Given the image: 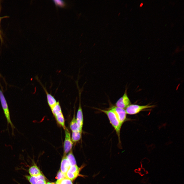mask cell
Returning <instances> with one entry per match:
<instances>
[{"mask_svg": "<svg viewBox=\"0 0 184 184\" xmlns=\"http://www.w3.org/2000/svg\"><path fill=\"white\" fill-rule=\"evenodd\" d=\"M96 109L106 115L110 123L116 132L118 138L119 143L120 144V132L122 126L114 112L109 108L108 110H103L97 108H96Z\"/></svg>", "mask_w": 184, "mask_h": 184, "instance_id": "6da1fadb", "label": "cell"}, {"mask_svg": "<svg viewBox=\"0 0 184 184\" xmlns=\"http://www.w3.org/2000/svg\"><path fill=\"white\" fill-rule=\"evenodd\" d=\"M0 101L7 124V129L8 130L9 124L10 125L12 130V135H14L15 127L12 122L10 116V112L7 101L2 90L0 89Z\"/></svg>", "mask_w": 184, "mask_h": 184, "instance_id": "7a4b0ae2", "label": "cell"}, {"mask_svg": "<svg viewBox=\"0 0 184 184\" xmlns=\"http://www.w3.org/2000/svg\"><path fill=\"white\" fill-rule=\"evenodd\" d=\"M155 106L154 105H140L131 104L128 106L125 110L127 114L134 115L137 114L145 109L153 108Z\"/></svg>", "mask_w": 184, "mask_h": 184, "instance_id": "3957f363", "label": "cell"}, {"mask_svg": "<svg viewBox=\"0 0 184 184\" xmlns=\"http://www.w3.org/2000/svg\"><path fill=\"white\" fill-rule=\"evenodd\" d=\"M65 137L64 142V155L71 151L73 146L71 134L68 130L66 128L64 129Z\"/></svg>", "mask_w": 184, "mask_h": 184, "instance_id": "277c9868", "label": "cell"}, {"mask_svg": "<svg viewBox=\"0 0 184 184\" xmlns=\"http://www.w3.org/2000/svg\"><path fill=\"white\" fill-rule=\"evenodd\" d=\"M109 109L112 110L115 113L121 126L127 120L126 113L125 109L112 106Z\"/></svg>", "mask_w": 184, "mask_h": 184, "instance_id": "5b68a950", "label": "cell"}, {"mask_svg": "<svg viewBox=\"0 0 184 184\" xmlns=\"http://www.w3.org/2000/svg\"><path fill=\"white\" fill-rule=\"evenodd\" d=\"M127 90L126 89H125L123 96L116 102L115 106L125 109L131 104V102L127 94Z\"/></svg>", "mask_w": 184, "mask_h": 184, "instance_id": "8992f818", "label": "cell"}, {"mask_svg": "<svg viewBox=\"0 0 184 184\" xmlns=\"http://www.w3.org/2000/svg\"><path fill=\"white\" fill-rule=\"evenodd\" d=\"M80 95L81 92L80 90H79V104L76 118L79 129L80 131L82 132L84 119L83 112L81 103Z\"/></svg>", "mask_w": 184, "mask_h": 184, "instance_id": "52a82bcc", "label": "cell"}, {"mask_svg": "<svg viewBox=\"0 0 184 184\" xmlns=\"http://www.w3.org/2000/svg\"><path fill=\"white\" fill-rule=\"evenodd\" d=\"M37 79L38 80V82L41 85L45 93L48 104L51 109L55 105L57 101L54 96L51 94L49 93L46 88L43 85L39 80L38 79Z\"/></svg>", "mask_w": 184, "mask_h": 184, "instance_id": "ba28073f", "label": "cell"}, {"mask_svg": "<svg viewBox=\"0 0 184 184\" xmlns=\"http://www.w3.org/2000/svg\"><path fill=\"white\" fill-rule=\"evenodd\" d=\"M71 166L67 160L66 156L64 155L62 159L61 165V170L65 174L68 171Z\"/></svg>", "mask_w": 184, "mask_h": 184, "instance_id": "9c48e42d", "label": "cell"}, {"mask_svg": "<svg viewBox=\"0 0 184 184\" xmlns=\"http://www.w3.org/2000/svg\"><path fill=\"white\" fill-rule=\"evenodd\" d=\"M53 115L58 124L64 130L66 127L65 125V120L62 111L57 112Z\"/></svg>", "mask_w": 184, "mask_h": 184, "instance_id": "30bf717a", "label": "cell"}, {"mask_svg": "<svg viewBox=\"0 0 184 184\" xmlns=\"http://www.w3.org/2000/svg\"><path fill=\"white\" fill-rule=\"evenodd\" d=\"M25 177L31 184H36L38 181L40 180H45V177L42 174L37 176L26 175Z\"/></svg>", "mask_w": 184, "mask_h": 184, "instance_id": "8fae6325", "label": "cell"}, {"mask_svg": "<svg viewBox=\"0 0 184 184\" xmlns=\"http://www.w3.org/2000/svg\"><path fill=\"white\" fill-rule=\"evenodd\" d=\"M28 171L30 176H37L41 174L40 170L36 165L30 167Z\"/></svg>", "mask_w": 184, "mask_h": 184, "instance_id": "7c38bea8", "label": "cell"}, {"mask_svg": "<svg viewBox=\"0 0 184 184\" xmlns=\"http://www.w3.org/2000/svg\"><path fill=\"white\" fill-rule=\"evenodd\" d=\"M70 127L72 132L78 131H81L79 129L75 113L74 114L72 119L70 123Z\"/></svg>", "mask_w": 184, "mask_h": 184, "instance_id": "4fadbf2b", "label": "cell"}, {"mask_svg": "<svg viewBox=\"0 0 184 184\" xmlns=\"http://www.w3.org/2000/svg\"><path fill=\"white\" fill-rule=\"evenodd\" d=\"M82 132L78 131L72 132L71 139L73 143H76L81 139Z\"/></svg>", "mask_w": 184, "mask_h": 184, "instance_id": "5bb4252c", "label": "cell"}, {"mask_svg": "<svg viewBox=\"0 0 184 184\" xmlns=\"http://www.w3.org/2000/svg\"><path fill=\"white\" fill-rule=\"evenodd\" d=\"M66 156L71 166L76 165L75 157L71 150Z\"/></svg>", "mask_w": 184, "mask_h": 184, "instance_id": "9a60e30c", "label": "cell"}, {"mask_svg": "<svg viewBox=\"0 0 184 184\" xmlns=\"http://www.w3.org/2000/svg\"><path fill=\"white\" fill-rule=\"evenodd\" d=\"M68 171L78 176L79 174L80 169L76 165L71 166Z\"/></svg>", "mask_w": 184, "mask_h": 184, "instance_id": "2e32d148", "label": "cell"}, {"mask_svg": "<svg viewBox=\"0 0 184 184\" xmlns=\"http://www.w3.org/2000/svg\"><path fill=\"white\" fill-rule=\"evenodd\" d=\"M65 178L71 180L75 179L78 176L68 171L65 174Z\"/></svg>", "mask_w": 184, "mask_h": 184, "instance_id": "e0dca14e", "label": "cell"}, {"mask_svg": "<svg viewBox=\"0 0 184 184\" xmlns=\"http://www.w3.org/2000/svg\"><path fill=\"white\" fill-rule=\"evenodd\" d=\"M56 182L59 184H73L72 180L66 178L59 181H57Z\"/></svg>", "mask_w": 184, "mask_h": 184, "instance_id": "ac0fdd59", "label": "cell"}, {"mask_svg": "<svg viewBox=\"0 0 184 184\" xmlns=\"http://www.w3.org/2000/svg\"><path fill=\"white\" fill-rule=\"evenodd\" d=\"M57 177V181H59L66 178L65 174L63 173L61 170H59L58 172Z\"/></svg>", "mask_w": 184, "mask_h": 184, "instance_id": "d6986e66", "label": "cell"}, {"mask_svg": "<svg viewBox=\"0 0 184 184\" xmlns=\"http://www.w3.org/2000/svg\"><path fill=\"white\" fill-rule=\"evenodd\" d=\"M53 1L56 5L61 7H63L65 5L63 1L60 0H54Z\"/></svg>", "mask_w": 184, "mask_h": 184, "instance_id": "ffe728a7", "label": "cell"}, {"mask_svg": "<svg viewBox=\"0 0 184 184\" xmlns=\"http://www.w3.org/2000/svg\"><path fill=\"white\" fill-rule=\"evenodd\" d=\"M36 184H47V183L45 180H41L38 181Z\"/></svg>", "mask_w": 184, "mask_h": 184, "instance_id": "44dd1931", "label": "cell"}, {"mask_svg": "<svg viewBox=\"0 0 184 184\" xmlns=\"http://www.w3.org/2000/svg\"><path fill=\"white\" fill-rule=\"evenodd\" d=\"M47 184H55V183L53 182H48Z\"/></svg>", "mask_w": 184, "mask_h": 184, "instance_id": "7402d4cb", "label": "cell"}, {"mask_svg": "<svg viewBox=\"0 0 184 184\" xmlns=\"http://www.w3.org/2000/svg\"><path fill=\"white\" fill-rule=\"evenodd\" d=\"M143 5V3H141L140 5V7H142Z\"/></svg>", "mask_w": 184, "mask_h": 184, "instance_id": "603a6c76", "label": "cell"}, {"mask_svg": "<svg viewBox=\"0 0 184 184\" xmlns=\"http://www.w3.org/2000/svg\"><path fill=\"white\" fill-rule=\"evenodd\" d=\"M1 38V31L0 29V39Z\"/></svg>", "mask_w": 184, "mask_h": 184, "instance_id": "cb8c5ba5", "label": "cell"}, {"mask_svg": "<svg viewBox=\"0 0 184 184\" xmlns=\"http://www.w3.org/2000/svg\"><path fill=\"white\" fill-rule=\"evenodd\" d=\"M1 17H0V23H1Z\"/></svg>", "mask_w": 184, "mask_h": 184, "instance_id": "d4e9b609", "label": "cell"}, {"mask_svg": "<svg viewBox=\"0 0 184 184\" xmlns=\"http://www.w3.org/2000/svg\"><path fill=\"white\" fill-rule=\"evenodd\" d=\"M55 184H59V183L58 182H56L55 183Z\"/></svg>", "mask_w": 184, "mask_h": 184, "instance_id": "484cf974", "label": "cell"}, {"mask_svg": "<svg viewBox=\"0 0 184 184\" xmlns=\"http://www.w3.org/2000/svg\"><path fill=\"white\" fill-rule=\"evenodd\" d=\"M1 74H0V77H1Z\"/></svg>", "mask_w": 184, "mask_h": 184, "instance_id": "4316f807", "label": "cell"}]
</instances>
